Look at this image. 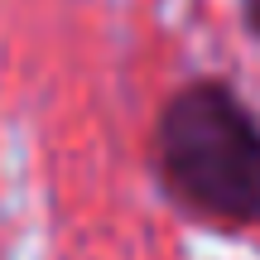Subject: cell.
Here are the masks:
<instances>
[{
  "mask_svg": "<svg viewBox=\"0 0 260 260\" xmlns=\"http://www.w3.org/2000/svg\"><path fill=\"white\" fill-rule=\"evenodd\" d=\"M149 174L174 212L222 232H260V116L226 77H193L164 96Z\"/></svg>",
  "mask_w": 260,
  "mask_h": 260,
  "instance_id": "obj_1",
  "label": "cell"
},
{
  "mask_svg": "<svg viewBox=\"0 0 260 260\" xmlns=\"http://www.w3.org/2000/svg\"><path fill=\"white\" fill-rule=\"evenodd\" d=\"M241 19H246V29L260 39V0H241Z\"/></svg>",
  "mask_w": 260,
  "mask_h": 260,
  "instance_id": "obj_2",
  "label": "cell"
}]
</instances>
